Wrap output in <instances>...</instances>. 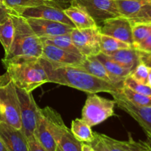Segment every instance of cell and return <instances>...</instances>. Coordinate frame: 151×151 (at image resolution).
Here are the masks:
<instances>
[{"label": "cell", "mask_w": 151, "mask_h": 151, "mask_svg": "<svg viewBox=\"0 0 151 151\" xmlns=\"http://www.w3.org/2000/svg\"><path fill=\"white\" fill-rule=\"evenodd\" d=\"M39 60L49 83L76 88L88 94L106 92L111 94L119 89L116 86L93 76L78 66L58 64L42 57Z\"/></svg>", "instance_id": "6da1fadb"}, {"label": "cell", "mask_w": 151, "mask_h": 151, "mask_svg": "<svg viewBox=\"0 0 151 151\" xmlns=\"http://www.w3.org/2000/svg\"><path fill=\"white\" fill-rule=\"evenodd\" d=\"M1 62L17 88L32 92L43 84L49 83L39 58H3Z\"/></svg>", "instance_id": "7a4b0ae2"}, {"label": "cell", "mask_w": 151, "mask_h": 151, "mask_svg": "<svg viewBox=\"0 0 151 151\" xmlns=\"http://www.w3.org/2000/svg\"><path fill=\"white\" fill-rule=\"evenodd\" d=\"M15 32L10 50L4 55V59L39 58L43 51L41 38L34 32L25 18L11 13Z\"/></svg>", "instance_id": "3957f363"}, {"label": "cell", "mask_w": 151, "mask_h": 151, "mask_svg": "<svg viewBox=\"0 0 151 151\" xmlns=\"http://www.w3.org/2000/svg\"><path fill=\"white\" fill-rule=\"evenodd\" d=\"M50 134L62 151H82V142L78 141L67 128L61 116L51 107L40 109Z\"/></svg>", "instance_id": "277c9868"}, {"label": "cell", "mask_w": 151, "mask_h": 151, "mask_svg": "<svg viewBox=\"0 0 151 151\" xmlns=\"http://www.w3.org/2000/svg\"><path fill=\"white\" fill-rule=\"evenodd\" d=\"M0 112L2 122L22 129L16 86L7 72L0 75Z\"/></svg>", "instance_id": "5b68a950"}, {"label": "cell", "mask_w": 151, "mask_h": 151, "mask_svg": "<svg viewBox=\"0 0 151 151\" xmlns=\"http://www.w3.org/2000/svg\"><path fill=\"white\" fill-rule=\"evenodd\" d=\"M116 102L97 95L88 94L82 110V119L91 127L101 124L114 115Z\"/></svg>", "instance_id": "8992f818"}, {"label": "cell", "mask_w": 151, "mask_h": 151, "mask_svg": "<svg viewBox=\"0 0 151 151\" xmlns=\"http://www.w3.org/2000/svg\"><path fill=\"white\" fill-rule=\"evenodd\" d=\"M16 91L19 100L21 130L28 139L33 136L40 114V108L37 106L32 92H28L17 87Z\"/></svg>", "instance_id": "52a82bcc"}, {"label": "cell", "mask_w": 151, "mask_h": 151, "mask_svg": "<svg viewBox=\"0 0 151 151\" xmlns=\"http://www.w3.org/2000/svg\"><path fill=\"white\" fill-rule=\"evenodd\" d=\"M70 35L74 45L84 57L97 55L100 52L101 32L99 25L86 29L74 28Z\"/></svg>", "instance_id": "ba28073f"}, {"label": "cell", "mask_w": 151, "mask_h": 151, "mask_svg": "<svg viewBox=\"0 0 151 151\" xmlns=\"http://www.w3.org/2000/svg\"><path fill=\"white\" fill-rule=\"evenodd\" d=\"M111 94L116 102V106L129 114L141 126L151 143V107L133 104L123 97L118 90Z\"/></svg>", "instance_id": "9c48e42d"}, {"label": "cell", "mask_w": 151, "mask_h": 151, "mask_svg": "<svg viewBox=\"0 0 151 151\" xmlns=\"http://www.w3.org/2000/svg\"><path fill=\"white\" fill-rule=\"evenodd\" d=\"M72 4L83 8L97 24L120 16L114 0H74Z\"/></svg>", "instance_id": "30bf717a"}, {"label": "cell", "mask_w": 151, "mask_h": 151, "mask_svg": "<svg viewBox=\"0 0 151 151\" xmlns=\"http://www.w3.org/2000/svg\"><path fill=\"white\" fill-rule=\"evenodd\" d=\"M100 27L102 34L113 37L133 47L132 27L128 18L119 16L106 19Z\"/></svg>", "instance_id": "8fae6325"}, {"label": "cell", "mask_w": 151, "mask_h": 151, "mask_svg": "<svg viewBox=\"0 0 151 151\" xmlns=\"http://www.w3.org/2000/svg\"><path fill=\"white\" fill-rule=\"evenodd\" d=\"M13 13L19 15L24 18H36V19L56 21L75 28V25L64 13L63 9L54 6L44 4L37 7L21 9Z\"/></svg>", "instance_id": "7c38bea8"}, {"label": "cell", "mask_w": 151, "mask_h": 151, "mask_svg": "<svg viewBox=\"0 0 151 151\" xmlns=\"http://www.w3.org/2000/svg\"><path fill=\"white\" fill-rule=\"evenodd\" d=\"M35 34L41 38L70 33L72 27L61 22L36 18H25Z\"/></svg>", "instance_id": "4fadbf2b"}, {"label": "cell", "mask_w": 151, "mask_h": 151, "mask_svg": "<svg viewBox=\"0 0 151 151\" xmlns=\"http://www.w3.org/2000/svg\"><path fill=\"white\" fill-rule=\"evenodd\" d=\"M0 139L8 151H29L27 139L22 130L0 122Z\"/></svg>", "instance_id": "5bb4252c"}, {"label": "cell", "mask_w": 151, "mask_h": 151, "mask_svg": "<svg viewBox=\"0 0 151 151\" xmlns=\"http://www.w3.org/2000/svg\"><path fill=\"white\" fill-rule=\"evenodd\" d=\"M41 57L52 63L61 65L79 66L85 57L81 55L69 52L50 44H43Z\"/></svg>", "instance_id": "9a60e30c"}, {"label": "cell", "mask_w": 151, "mask_h": 151, "mask_svg": "<svg viewBox=\"0 0 151 151\" xmlns=\"http://www.w3.org/2000/svg\"><path fill=\"white\" fill-rule=\"evenodd\" d=\"M99 135L109 151H146L151 146L150 142L136 141L131 135L127 141L115 139L106 134H99Z\"/></svg>", "instance_id": "2e32d148"}, {"label": "cell", "mask_w": 151, "mask_h": 151, "mask_svg": "<svg viewBox=\"0 0 151 151\" xmlns=\"http://www.w3.org/2000/svg\"><path fill=\"white\" fill-rule=\"evenodd\" d=\"M98 60L101 62L108 71L110 76L111 77L112 81L114 84L118 88H121L123 86L124 80L131 75L132 71L131 69H128L122 66L112 60L111 58L109 57L103 53L100 52L98 55H96Z\"/></svg>", "instance_id": "e0dca14e"}, {"label": "cell", "mask_w": 151, "mask_h": 151, "mask_svg": "<svg viewBox=\"0 0 151 151\" xmlns=\"http://www.w3.org/2000/svg\"><path fill=\"white\" fill-rule=\"evenodd\" d=\"M63 11L77 29H86L98 26L93 18L83 8L76 4H71L63 9Z\"/></svg>", "instance_id": "ac0fdd59"}, {"label": "cell", "mask_w": 151, "mask_h": 151, "mask_svg": "<svg viewBox=\"0 0 151 151\" xmlns=\"http://www.w3.org/2000/svg\"><path fill=\"white\" fill-rule=\"evenodd\" d=\"M106 55L122 66L128 68L131 71L134 70L141 61L140 52L134 47L119 50Z\"/></svg>", "instance_id": "d6986e66"}, {"label": "cell", "mask_w": 151, "mask_h": 151, "mask_svg": "<svg viewBox=\"0 0 151 151\" xmlns=\"http://www.w3.org/2000/svg\"><path fill=\"white\" fill-rule=\"evenodd\" d=\"M33 136L47 151H56L57 150V144L47 128L45 120L41 113V110Z\"/></svg>", "instance_id": "ffe728a7"}, {"label": "cell", "mask_w": 151, "mask_h": 151, "mask_svg": "<svg viewBox=\"0 0 151 151\" xmlns=\"http://www.w3.org/2000/svg\"><path fill=\"white\" fill-rule=\"evenodd\" d=\"M78 66L83 68L84 70L92 75L93 76L114 85L111 77L110 76L103 63L97 59L96 55L85 57L83 61Z\"/></svg>", "instance_id": "44dd1931"}, {"label": "cell", "mask_w": 151, "mask_h": 151, "mask_svg": "<svg viewBox=\"0 0 151 151\" xmlns=\"http://www.w3.org/2000/svg\"><path fill=\"white\" fill-rule=\"evenodd\" d=\"M119 15L132 19L151 0H114Z\"/></svg>", "instance_id": "7402d4cb"}, {"label": "cell", "mask_w": 151, "mask_h": 151, "mask_svg": "<svg viewBox=\"0 0 151 151\" xmlns=\"http://www.w3.org/2000/svg\"><path fill=\"white\" fill-rule=\"evenodd\" d=\"M91 128L82 118H77L72 120L70 130L78 141L90 143L94 138V132L91 131Z\"/></svg>", "instance_id": "603a6c76"}, {"label": "cell", "mask_w": 151, "mask_h": 151, "mask_svg": "<svg viewBox=\"0 0 151 151\" xmlns=\"http://www.w3.org/2000/svg\"><path fill=\"white\" fill-rule=\"evenodd\" d=\"M15 28L11 14L0 22V43L4 50V55L10 50L14 37Z\"/></svg>", "instance_id": "cb8c5ba5"}, {"label": "cell", "mask_w": 151, "mask_h": 151, "mask_svg": "<svg viewBox=\"0 0 151 151\" xmlns=\"http://www.w3.org/2000/svg\"><path fill=\"white\" fill-rule=\"evenodd\" d=\"M41 40L43 44H50V45L55 46V47L62 49V50H67V51L72 52L76 53V54L81 55L78 50V49L74 45L70 33L52 37H44V38H41Z\"/></svg>", "instance_id": "d4e9b609"}, {"label": "cell", "mask_w": 151, "mask_h": 151, "mask_svg": "<svg viewBox=\"0 0 151 151\" xmlns=\"http://www.w3.org/2000/svg\"><path fill=\"white\" fill-rule=\"evenodd\" d=\"M3 2L13 11V13L21 9L37 7L44 4L62 8L58 4H55L50 0H3Z\"/></svg>", "instance_id": "484cf974"}, {"label": "cell", "mask_w": 151, "mask_h": 151, "mask_svg": "<svg viewBox=\"0 0 151 151\" xmlns=\"http://www.w3.org/2000/svg\"><path fill=\"white\" fill-rule=\"evenodd\" d=\"M133 47L130 44L118 40L113 37L101 33L100 37V52L105 55H109L122 49Z\"/></svg>", "instance_id": "4316f807"}, {"label": "cell", "mask_w": 151, "mask_h": 151, "mask_svg": "<svg viewBox=\"0 0 151 151\" xmlns=\"http://www.w3.org/2000/svg\"><path fill=\"white\" fill-rule=\"evenodd\" d=\"M132 27L133 47L145 39L151 34V22L131 20Z\"/></svg>", "instance_id": "83f0119b"}, {"label": "cell", "mask_w": 151, "mask_h": 151, "mask_svg": "<svg viewBox=\"0 0 151 151\" xmlns=\"http://www.w3.org/2000/svg\"><path fill=\"white\" fill-rule=\"evenodd\" d=\"M123 97H125L129 102L138 106H145V107H151V97L139 94L132 91L128 87L123 86L118 89Z\"/></svg>", "instance_id": "f1b7e54d"}, {"label": "cell", "mask_w": 151, "mask_h": 151, "mask_svg": "<svg viewBox=\"0 0 151 151\" xmlns=\"http://www.w3.org/2000/svg\"><path fill=\"white\" fill-rule=\"evenodd\" d=\"M123 86L128 87L132 91L139 94L144 95L150 96L151 97V88L147 84H143L134 80L131 75H128L123 82Z\"/></svg>", "instance_id": "f546056e"}, {"label": "cell", "mask_w": 151, "mask_h": 151, "mask_svg": "<svg viewBox=\"0 0 151 151\" xmlns=\"http://www.w3.org/2000/svg\"><path fill=\"white\" fill-rule=\"evenodd\" d=\"M148 69V66L141 60L135 69L131 72L130 75L138 82L143 84H147Z\"/></svg>", "instance_id": "4dcf8cb0"}, {"label": "cell", "mask_w": 151, "mask_h": 151, "mask_svg": "<svg viewBox=\"0 0 151 151\" xmlns=\"http://www.w3.org/2000/svg\"><path fill=\"white\" fill-rule=\"evenodd\" d=\"M129 19L134 21L151 22V2L145 5L134 18Z\"/></svg>", "instance_id": "1f68e13d"}, {"label": "cell", "mask_w": 151, "mask_h": 151, "mask_svg": "<svg viewBox=\"0 0 151 151\" xmlns=\"http://www.w3.org/2000/svg\"><path fill=\"white\" fill-rule=\"evenodd\" d=\"M133 47L140 52L151 55V34L142 42Z\"/></svg>", "instance_id": "d6a6232c"}, {"label": "cell", "mask_w": 151, "mask_h": 151, "mask_svg": "<svg viewBox=\"0 0 151 151\" xmlns=\"http://www.w3.org/2000/svg\"><path fill=\"white\" fill-rule=\"evenodd\" d=\"M94 139H93V141L91 142L88 143V144L91 145V146L93 147L94 151H109L108 150L106 145L103 142V140L100 138L98 133L94 132Z\"/></svg>", "instance_id": "836d02e7"}, {"label": "cell", "mask_w": 151, "mask_h": 151, "mask_svg": "<svg viewBox=\"0 0 151 151\" xmlns=\"http://www.w3.org/2000/svg\"><path fill=\"white\" fill-rule=\"evenodd\" d=\"M27 141L29 151H47L37 141L36 139L35 138L34 136H32V137L28 139Z\"/></svg>", "instance_id": "e575fe53"}, {"label": "cell", "mask_w": 151, "mask_h": 151, "mask_svg": "<svg viewBox=\"0 0 151 151\" xmlns=\"http://www.w3.org/2000/svg\"><path fill=\"white\" fill-rule=\"evenodd\" d=\"M13 11L7 7L4 2H0V22L10 16Z\"/></svg>", "instance_id": "d590c367"}, {"label": "cell", "mask_w": 151, "mask_h": 151, "mask_svg": "<svg viewBox=\"0 0 151 151\" xmlns=\"http://www.w3.org/2000/svg\"><path fill=\"white\" fill-rule=\"evenodd\" d=\"M50 1L58 4L63 9H65L69 7V6H70L71 4H72L74 0H50Z\"/></svg>", "instance_id": "8d00e7d4"}, {"label": "cell", "mask_w": 151, "mask_h": 151, "mask_svg": "<svg viewBox=\"0 0 151 151\" xmlns=\"http://www.w3.org/2000/svg\"><path fill=\"white\" fill-rule=\"evenodd\" d=\"M140 56L142 61L145 63L148 67H151V55L140 52Z\"/></svg>", "instance_id": "74e56055"}, {"label": "cell", "mask_w": 151, "mask_h": 151, "mask_svg": "<svg viewBox=\"0 0 151 151\" xmlns=\"http://www.w3.org/2000/svg\"><path fill=\"white\" fill-rule=\"evenodd\" d=\"M82 151H94V150L88 143L82 142Z\"/></svg>", "instance_id": "f35d334b"}, {"label": "cell", "mask_w": 151, "mask_h": 151, "mask_svg": "<svg viewBox=\"0 0 151 151\" xmlns=\"http://www.w3.org/2000/svg\"><path fill=\"white\" fill-rule=\"evenodd\" d=\"M148 80H147V85L151 88V67H148Z\"/></svg>", "instance_id": "ab89813d"}, {"label": "cell", "mask_w": 151, "mask_h": 151, "mask_svg": "<svg viewBox=\"0 0 151 151\" xmlns=\"http://www.w3.org/2000/svg\"><path fill=\"white\" fill-rule=\"evenodd\" d=\"M0 151H8L1 139H0Z\"/></svg>", "instance_id": "60d3db41"}, {"label": "cell", "mask_w": 151, "mask_h": 151, "mask_svg": "<svg viewBox=\"0 0 151 151\" xmlns=\"http://www.w3.org/2000/svg\"><path fill=\"white\" fill-rule=\"evenodd\" d=\"M2 122V117H1V112H0V122Z\"/></svg>", "instance_id": "b9f144b4"}, {"label": "cell", "mask_w": 151, "mask_h": 151, "mask_svg": "<svg viewBox=\"0 0 151 151\" xmlns=\"http://www.w3.org/2000/svg\"><path fill=\"white\" fill-rule=\"evenodd\" d=\"M56 151H62L61 150H60V148H59V147H57V150H56Z\"/></svg>", "instance_id": "7bdbcfd3"}, {"label": "cell", "mask_w": 151, "mask_h": 151, "mask_svg": "<svg viewBox=\"0 0 151 151\" xmlns=\"http://www.w3.org/2000/svg\"><path fill=\"white\" fill-rule=\"evenodd\" d=\"M146 151H151V146H150V148H149L148 150H146Z\"/></svg>", "instance_id": "ee69618b"}, {"label": "cell", "mask_w": 151, "mask_h": 151, "mask_svg": "<svg viewBox=\"0 0 151 151\" xmlns=\"http://www.w3.org/2000/svg\"><path fill=\"white\" fill-rule=\"evenodd\" d=\"M0 2H3V0H0Z\"/></svg>", "instance_id": "f6af8a7d"}]
</instances>
